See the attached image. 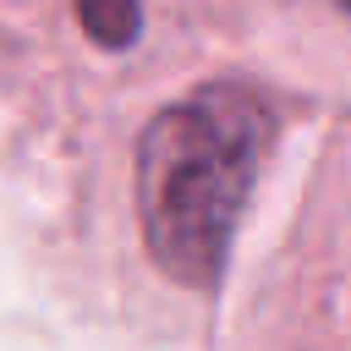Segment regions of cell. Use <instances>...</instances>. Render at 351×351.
Here are the masks:
<instances>
[{
	"mask_svg": "<svg viewBox=\"0 0 351 351\" xmlns=\"http://www.w3.org/2000/svg\"><path fill=\"white\" fill-rule=\"evenodd\" d=\"M269 143L274 110L247 82H203L143 126L137 219L165 280L186 291L225 280Z\"/></svg>",
	"mask_w": 351,
	"mask_h": 351,
	"instance_id": "1",
	"label": "cell"
},
{
	"mask_svg": "<svg viewBox=\"0 0 351 351\" xmlns=\"http://www.w3.org/2000/svg\"><path fill=\"white\" fill-rule=\"evenodd\" d=\"M77 22L99 49H132L143 33V0H77Z\"/></svg>",
	"mask_w": 351,
	"mask_h": 351,
	"instance_id": "2",
	"label": "cell"
},
{
	"mask_svg": "<svg viewBox=\"0 0 351 351\" xmlns=\"http://www.w3.org/2000/svg\"><path fill=\"white\" fill-rule=\"evenodd\" d=\"M340 5H346V11H351V0H340Z\"/></svg>",
	"mask_w": 351,
	"mask_h": 351,
	"instance_id": "3",
	"label": "cell"
}]
</instances>
